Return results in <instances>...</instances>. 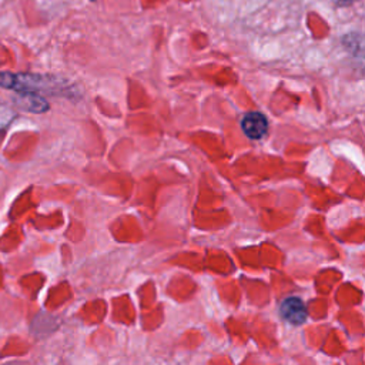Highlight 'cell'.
<instances>
[{
  "label": "cell",
  "instance_id": "obj_4",
  "mask_svg": "<svg viewBox=\"0 0 365 365\" xmlns=\"http://www.w3.org/2000/svg\"><path fill=\"white\" fill-rule=\"evenodd\" d=\"M16 103L21 108L33 111V113H43V111H46L48 108L47 101L41 96L30 94V93H17Z\"/></svg>",
  "mask_w": 365,
  "mask_h": 365
},
{
  "label": "cell",
  "instance_id": "obj_1",
  "mask_svg": "<svg viewBox=\"0 0 365 365\" xmlns=\"http://www.w3.org/2000/svg\"><path fill=\"white\" fill-rule=\"evenodd\" d=\"M0 87L13 90L16 93L30 94H53L63 96L68 94L70 87L64 80L53 76L33 74V73H10L0 71Z\"/></svg>",
  "mask_w": 365,
  "mask_h": 365
},
{
  "label": "cell",
  "instance_id": "obj_3",
  "mask_svg": "<svg viewBox=\"0 0 365 365\" xmlns=\"http://www.w3.org/2000/svg\"><path fill=\"white\" fill-rule=\"evenodd\" d=\"M241 128L244 134L251 140H259L268 130V120L262 113H247L241 120Z\"/></svg>",
  "mask_w": 365,
  "mask_h": 365
},
{
  "label": "cell",
  "instance_id": "obj_5",
  "mask_svg": "<svg viewBox=\"0 0 365 365\" xmlns=\"http://www.w3.org/2000/svg\"><path fill=\"white\" fill-rule=\"evenodd\" d=\"M335 1L339 4H349V3H354L355 0H335Z\"/></svg>",
  "mask_w": 365,
  "mask_h": 365
},
{
  "label": "cell",
  "instance_id": "obj_2",
  "mask_svg": "<svg viewBox=\"0 0 365 365\" xmlns=\"http://www.w3.org/2000/svg\"><path fill=\"white\" fill-rule=\"evenodd\" d=\"M279 314H281L282 319H285L287 322H289V324H292V325H301V324H304L305 319H307V317H308L307 307H305L304 301L299 299L298 297L285 298V299L281 302Z\"/></svg>",
  "mask_w": 365,
  "mask_h": 365
}]
</instances>
